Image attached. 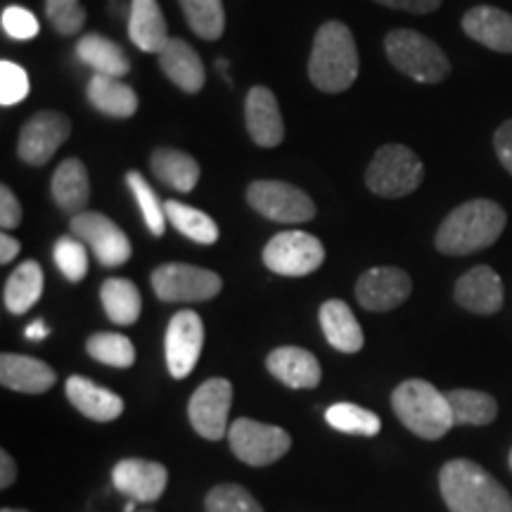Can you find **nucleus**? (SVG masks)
I'll use <instances>...</instances> for the list:
<instances>
[{"label": "nucleus", "instance_id": "6e6552de", "mask_svg": "<svg viewBox=\"0 0 512 512\" xmlns=\"http://www.w3.org/2000/svg\"><path fill=\"white\" fill-rule=\"evenodd\" d=\"M152 290L162 302H209L223 290L221 275L190 264H164L152 273Z\"/></svg>", "mask_w": 512, "mask_h": 512}, {"label": "nucleus", "instance_id": "bb28decb", "mask_svg": "<svg viewBox=\"0 0 512 512\" xmlns=\"http://www.w3.org/2000/svg\"><path fill=\"white\" fill-rule=\"evenodd\" d=\"M88 102L100 114L112 119H131L138 112V95L121 79L105 74H93L86 88Z\"/></svg>", "mask_w": 512, "mask_h": 512}, {"label": "nucleus", "instance_id": "412c9836", "mask_svg": "<svg viewBox=\"0 0 512 512\" xmlns=\"http://www.w3.org/2000/svg\"><path fill=\"white\" fill-rule=\"evenodd\" d=\"M463 31L472 41L496 53H512V15L491 5H477L463 17Z\"/></svg>", "mask_w": 512, "mask_h": 512}, {"label": "nucleus", "instance_id": "cd10ccee", "mask_svg": "<svg viewBox=\"0 0 512 512\" xmlns=\"http://www.w3.org/2000/svg\"><path fill=\"white\" fill-rule=\"evenodd\" d=\"M150 166L157 181L178 192H190L202 174L197 159L190 157L188 152L176 150V147H159V150L152 152Z\"/></svg>", "mask_w": 512, "mask_h": 512}, {"label": "nucleus", "instance_id": "f3484780", "mask_svg": "<svg viewBox=\"0 0 512 512\" xmlns=\"http://www.w3.org/2000/svg\"><path fill=\"white\" fill-rule=\"evenodd\" d=\"M453 297L465 311L491 316L503 309V280L491 266H475L460 275Z\"/></svg>", "mask_w": 512, "mask_h": 512}, {"label": "nucleus", "instance_id": "c03bdc74", "mask_svg": "<svg viewBox=\"0 0 512 512\" xmlns=\"http://www.w3.org/2000/svg\"><path fill=\"white\" fill-rule=\"evenodd\" d=\"M494 147H496L498 159H501L503 169L512 176V119L505 121V124L496 131Z\"/></svg>", "mask_w": 512, "mask_h": 512}, {"label": "nucleus", "instance_id": "8fccbe9b", "mask_svg": "<svg viewBox=\"0 0 512 512\" xmlns=\"http://www.w3.org/2000/svg\"><path fill=\"white\" fill-rule=\"evenodd\" d=\"M3 512H27V510H12V508H5Z\"/></svg>", "mask_w": 512, "mask_h": 512}, {"label": "nucleus", "instance_id": "a211bd4d", "mask_svg": "<svg viewBox=\"0 0 512 512\" xmlns=\"http://www.w3.org/2000/svg\"><path fill=\"white\" fill-rule=\"evenodd\" d=\"M245 121L249 138L259 147H278L285 138V124L275 93L266 86H254L245 98Z\"/></svg>", "mask_w": 512, "mask_h": 512}, {"label": "nucleus", "instance_id": "09e8293b", "mask_svg": "<svg viewBox=\"0 0 512 512\" xmlns=\"http://www.w3.org/2000/svg\"><path fill=\"white\" fill-rule=\"evenodd\" d=\"M24 335H27V339H31V342H41V339H46L50 335V330H48V325L38 318V320H34V323L27 325Z\"/></svg>", "mask_w": 512, "mask_h": 512}, {"label": "nucleus", "instance_id": "ea45409f", "mask_svg": "<svg viewBox=\"0 0 512 512\" xmlns=\"http://www.w3.org/2000/svg\"><path fill=\"white\" fill-rule=\"evenodd\" d=\"M46 15L50 27L60 36L79 34L88 17L81 8V0H46Z\"/></svg>", "mask_w": 512, "mask_h": 512}, {"label": "nucleus", "instance_id": "6ab92c4d", "mask_svg": "<svg viewBox=\"0 0 512 512\" xmlns=\"http://www.w3.org/2000/svg\"><path fill=\"white\" fill-rule=\"evenodd\" d=\"M57 382L55 370L34 356L3 354L0 356V384L22 394H43Z\"/></svg>", "mask_w": 512, "mask_h": 512}, {"label": "nucleus", "instance_id": "49530a36", "mask_svg": "<svg viewBox=\"0 0 512 512\" xmlns=\"http://www.w3.org/2000/svg\"><path fill=\"white\" fill-rule=\"evenodd\" d=\"M17 479V465L8 451H0V486L10 489Z\"/></svg>", "mask_w": 512, "mask_h": 512}, {"label": "nucleus", "instance_id": "9b49d317", "mask_svg": "<svg viewBox=\"0 0 512 512\" xmlns=\"http://www.w3.org/2000/svg\"><path fill=\"white\" fill-rule=\"evenodd\" d=\"M72 136V121L57 110H41L22 126L17 155L29 166H46Z\"/></svg>", "mask_w": 512, "mask_h": 512}, {"label": "nucleus", "instance_id": "c85d7f7f", "mask_svg": "<svg viewBox=\"0 0 512 512\" xmlns=\"http://www.w3.org/2000/svg\"><path fill=\"white\" fill-rule=\"evenodd\" d=\"M43 294V268L38 261L29 259L24 264H19L15 271L10 273V278L5 280L3 290V302L5 309L15 316H22L29 309H34V304L41 299Z\"/></svg>", "mask_w": 512, "mask_h": 512}, {"label": "nucleus", "instance_id": "37998d69", "mask_svg": "<svg viewBox=\"0 0 512 512\" xmlns=\"http://www.w3.org/2000/svg\"><path fill=\"white\" fill-rule=\"evenodd\" d=\"M22 223V204H19L17 195L8 185L0 188V226L3 230H12Z\"/></svg>", "mask_w": 512, "mask_h": 512}, {"label": "nucleus", "instance_id": "473e14b6", "mask_svg": "<svg viewBox=\"0 0 512 512\" xmlns=\"http://www.w3.org/2000/svg\"><path fill=\"white\" fill-rule=\"evenodd\" d=\"M453 420L456 425H491L498 415V403L491 394L475 392V389H453L448 392Z\"/></svg>", "mask_w": 512, "mask_h": 512}, {"label": "nucleus", "instance_id": "4be33fe9", "mask_svg": "<svg viewBox=\"0 0 512 512\" xmlns=\"http://www.w3.org/2000/svg\"><path fill=\"white\" fill-rule=\"evenodd\" d=\"M159 67L183 93H200L204 81H207L200 55L183 38H169L166 48L159 53Z\"/></svg>", "mask_w": 512, "mask_h": 512}, {"label": "nucleus", "instance_id": "2eb2a0df", "mask_svg": "<svg viewBox=\"0 0 512 512\" xmlns=\"http://www.w3.org/2000/svg\"><path fill=\"white\" fill-rule=\"evenodd\" d=\"M413 280L411 275L396 266L370 268L358 278L356 299L368 311H394L411 297Z\"/></svg>", "mask_w": 512, "mask_h": 512}, {"label": "nucleus", "instance_id": "39448f33", "mask_svg": "<svg viewBox=\"0 0 512 512\" xmlns=\"http://www.w3.org/2000/svg\"><path fill=\"white\" fill-rule=\"evenodd\" d=\"M384 50H387L389 62L413 81L439 83L451 72V62L444 50L413 29L389 31L384 38Z\"/></svg>", "mask_w": 512, "mask_h": 512}, {"label": "nucleus", "instance_id": "a18cd8bd", "mask_svg": "<svg viewBox=\"0 0 512 512\" xmlns=\"http://www.w3.org/2000/svg\"><path fill=\"white\" fill-rule=\"evenodd\" d=\"M375 3H380V5H384V8H392V10L427 15V12L437 10L444 0H375Z\"/></svg>", "mask_w": 512, "mask_h": 512}, {"label": "nucleus", "instance_id": "7c9ffc66", "mask_svg": "<svg viewBox=\"0 0 512 512\" xmlns=\"http://www.w3.org/2000/svg\"><path fill=\"white\" fill-rule=\"evenodd\" d=\"M100 299L107 318L117 325H133L143 311L138 287L128 278H107L100 287Z\"/></svg>", "mask_w": 512, "mask_h": 512}, {"label": "nucleus", "instance_id": "20e7f679", "mask_svg": "<svg viewBox=\"0 0 512 512\" xmlns=\"http://www.w3.org/2000/svg\"><path fill=\"white\" fill-rule=\"evenodd\" d=\"M392 408L403 427L427 441L446 437L456 425L448 396L427 380L401 382L392 394Z\"/></svg>", "mask_w": 512, "mask_h": 512}, {"label": "nucleus", "instance_id": "f257e3e1", "mask_svg": "<svg viewBox=\"0 0 512 512\" xmlns=\"http://www.w3.org/2000/svg\"><path fill=\"white\" fill-rule=\"evenodd\" d=\"M508 214L494 200H470L446 216L437 230L434 245L441 254L467 256L482 252L501 238Z\"/></svg>", "mask_w": 512, "mask_h": 512}, {"label": "nucleus", "instance_id": "3c124183", "mask_svg": "<svg viewBox=\"0 0 512 512\" xmlns=\"http://www.w3.org/2000/svg\"><path fill=\"white\" fill-rule=\"evenodd\" d=\"M508 463H510V470H512V451H510V458H508Z\"/></svg>", "mask_w": 512, "mask_h": 512}, {"label": "nucleus", "instance_id": "1a4fd4ad", "mask_svg": "<svg viewBox=\"0 0 512 512\" xmlns=\"http://www.w3.org/2000/svg\"><path fill=\"white\" fill-rule=\"evenodd\" d=\"M228 441L238 460L254 467L271 465L290 451L292 437L283 427L264 425L252 418H238L230 425Z\"/></svg>", "mask_w": 512, "mask_h": 512}, {"label": "nucleus", "instance_id": "b1692460", "mask_svg": "<svg viewBox=\"0 0 512 512\" xmlns=\"http://www.w3.org/2000/svg\"><path fill=\"white\" fill-rule=\"evenodd\" d=\"M268 370L275 380L290 389H313L320 384V363L311 351L299 347H280L268 354Z\"/></svg>", "mask_w": 512, "mask_h": 512}, {"label": "nucleus", "instance_id": "ddd939ff", "mask_svg": "<svg viewBox=\"0 0 512 512\" xmlns=\"http://www.w3.org/2000/svg\"><path fill=\"white\" fill-rule=\"evenodd\" d=\"M72 233L93 249L105 268L124 266L131 259V240L112 219L98 211H81L72 219Z\"/></svg>", "mask_w": 512, "mask_h": 512}, {"label": "nucleus", "instance_id": "72a5a7b5", "mask_svg": "<svg viewBox=\"0 0 512 512\" xmlns=\"http://www.w3.org/2000/svg\"><path fill=\"white\" fill-rule=\"evenodd\" d=\"M188 27L204 41H216L226 31V12L221 0H178Z\"/></svg>", "mask_w": 512, "mask_h": 512}, {"label": "nucleus", "instance_id": "f8f14e48", "mask_svg": "<svg viewBox=\"0 0 512 512\" xmlns=\"http://www.w3.org/2000/svg\"><path fill=\"white\" fill-rule=\"evenodd\" d=\"M233 406V384L226 377H211L195 389L188 403L190 425L200 437L219 441L228 434V413Z\"/></svg>", "mask_w": 512, "mask_h": 512}, {"label": "nucleus", "instance_id": "de8ad7c7", "mask_svg": "<svg viewBox=\"0 0 512 512\" xmlns=\"http://www.w3.org/2000/svg\"><path fill=\"white\" fill-rule=\"evenodd\" d=\"M17 254H19V240L12 238L8 230H3V235H0V264H10Z\"/></svg>", "mask_w": 512, "mask_h": 512}, {"label": "nucleus", "instance_id": "f03ea898", "mask_svg": "<svg viewBox=\"0 0 512 512\" xmlns=\"http://www.w3.org/2000/svg\"><path fill=\"white\" fill-rule=\"evenodd\" d=\"M439 489L451 512H512L508 489L472 460L458 458L441 467Z\"/></svg>", "mask_w": 512, "mask_h": 512}, {"label": "nucleus", "instance_id": "f704fd0d", "mask_svg": "<svg viewBox=\"0 0 512 512\" xmlns=\"http://www.w3.org/2000/svg\"><path fill=\"white\" fill-rule=\"evenodd\" d=\"M325 420H328L332 430L361 434V437H375L382 430V420L373 411L356 406V403H335L325 413Z\"/></svg>", "mask_w": 512, "mask_h": 512}, {"label": "nucleus", "instance_id": "4c0bfd02", "mask_svg": "<svg viewBox=\"0 0 512 512\" xmlns=\"http://www.w3.org/2000/svg\"><path fill=\"white\" fill-rule=\"evenodd\" d=\"M53 259L57 268L69 283H81L88 275V254H86V242L76 238V235H64L55 242L53 247Z\"/></svg>", "mask_w": 512, "mask_h": 512}, {"label": "nucleus", "instance_id": "423d86ee", "mask_svg": "<svg viewBox=\"0 0 512 512\" xmlns=\"http://www.w3.org/2000/svg\"><path fill=\"white\" fill-rule=\"evenodd\" d=\"M422 178H425V166L406 145H382L366 171L370 192L387 200L411 195L420 188Z\"/></svg>", "mask_w": 512, "mask_h": 512}, {"label": "nucleus", "instance_id": "2f4dec72", "mask_svg": "<svg viewBox=\"0 0 512 512\" xmlns=\"http://www.w3.org/2000/svg\"><path fill=\"white\" fill-rule=\"evenodd\" d=\"M166 219H169L171 226H174L178 233L185 235V238L197 242V245H214L219 240V226L204 211L188 207V204H181L176 200L164 202Z\"/></svg>", "mask_w": 512, "mask_h": 512}, {"label": "nucleus", "instance_id": "4468645a", "mask_svg": "<svg viewBox=\"0 0 512 512\" xmlns=\"http://www.w3.org/2000/svg\"><path fill=\"white\" fill-rule=\"evenodd\" d=\"M204 347V323L195 311H178L169 320V328L164 335V356L166 368L171 377L183 380L195 370Z\"/></svg>", "mask_w": 512, "mask_h": 512}, {"label": "nucleus", "instance_id": "e433bc0d", "mask_svg": "<svg viewBox=\"0 0 512 512\" xmlns=\"http://www.w3.org/2000/svg\"><path fill=\"white\" fill-rule=\"evenodd\" d=\"M126 185L131 188L133 195H136L138 207L143 211V219L147 223V230H150L155 238H162L166 230V209L164 204L159 202L155 190L150 188V183L145 181V176L140 171H128L126 174Z\"/></svg>", "mask_w": 512, "mask_h": 512}, {"label": "nucleus", "instance_id": "c9c22d12", "mask_svg": "<svg viewBox=\"0 0 512 512\" xmlns=\"http://www.w3.org/2000/svg\"><path fill=\"white\" fill-rule=\"evenodd\" d=\"M86 351L95 361L112 368H131L136 363V347L133 342L119 332H98L88 337Z\"/></svg>", "mask_w": 512, "mask_h": 512}, {"label": "nucleus", "instance_id": "79ce46f5", "mask_svg": "<svg viewBox=\"0 0 512 512\" xmlns=\"http://www.w3.org/2000/svg\"><path fill=\"white\" fill-rule=\"evenodd\" d=\"M0 24H3L5 34L10 38H17V41H31V38H36L38 31H41V24H38L34 12L27 8H19V5L5 8L3 17H0Z\"/></svg>", "mask_w": 512, "mask_h": 512}, {"label": "nucleus", "instance_id": "aec40b11", "mask_svg": "<svg viewBox=\"0 0 512 512\" xmlns=\"http://www.w3.org/2000/svg\"><path fill=\"white\" fill-rule=\"evenodd\" d=\"M64 394L72 401L76 411L95 422H112L124 413V399L110 389L100 387L93 380L81 375H72L64 387Z\"/></svg>", "mask_w": 512, "mask_h": 512}, {"label": "nucleus", "instance_id": "5701e85b", "mask_svg": "<svg viewBox=\"0 0 512 512\" xmlns=\"http://www.w3.org/2000/svg\"><path fill=\"white\" fill-rule=\"evenodd\" d=\"M128 38L143 53L159 55L169 43V29L157 0H131L128 15Z\"/></svg>", "mask_w": 512, "mask_h": 512}, {"label": "nucleus", "instance_id": "a878e982", "mask_svg": "<svg viewBox=\"0 0 512 512\" xmlns=\"http://www.w3.org/2000/svg\"><path fill=\"white\" fill-rule=\"evenodd\" d=\"M50 192H53L57 207L67 214L76 216L86 209L88 200H91V178H88V169L81 159L69 157L57 166Z\"/></svg>", "mask_w": 512, "mask_h": 512}, {"label": "nucleus", "instance_id": "a19ab883", "mask_svg": "<svg viewBox=\"0 0 512 512\" xmlns=\"http://www.w3.org/2000/svg\"><path fill=\"white\" fill-rule=\"evenodd\" d=\"M29 74L10 60L0 62V102L5 107L17 105L29 95Z\"/></svg>", "mask_w": 512, "mask_h": 512}, {"label": "nucleus", "instance_id": "c756f323", "mask_svg": "<svg viewBox=\"0 0 512 512\" xmlns=\"http://www.w3.org/2000/svg\"><path fill=\"white\" fill-rule=\"evenodd\" d=\"M76 55L83 64L95 69V74L114 76V79H121L131 72V62L121 46L110 41V38L100 34H86L81 36L79 46H76Z\"/></svg>", "mask_w": 512, "mask_h": 512}, {"label": "nucleus", "instance_id": "7ed1b4c3", "mask_svg": "<svg viewBox=\"0 0 512 512\" xmlns=\"http://www.w3.org/2000/svg\"><path fill=\"white\" fill-rule=\"evenodd\" d=\"M358 76V50L344 22H325L318 29L309 57V79L323 93H344Z\"/></svg>", "mask_w": 512, "mask_h": 512}, {"label": "nucleus", "instance_id": "393cba45", "mask_svg": "<svg viewBox=\"0 0 512 512\" xmlns=\"http://www.w3.org/2000/svg\"><path fill=\"white\" fill-rule=\"evenodd\" d=\"M318 320L330 347L342 351V354H356L363 349V342H366L363 330L347 302H342V299L325 302L318 311Z\"/></svg>", "mask_w": 512, "mask_h": 512}, {"label": "nucleus", "instance_id": "0eeeda50", "mask_svg": "<svg viewBox=\"0 0 512 512\" xmlns=\"http://www.w3.org/2000/svg\"><path fill=\"white\" fill-rule=\"evenodd\" d=\"M268 271L287 275V278H302L318 271L325 261L323 242L304 230H285L268 240L261 254Z\"/></svg>", "mask_w": 512, "mask_h": 512}, {"label": "nucleus", "instance_id": "58836bf2", "mask_svg": "<svg viewBox=\"0 0 512 512\" xmlns=\"http://www.w3.org/2000/svg\"><path fill=\"white\" fill-rule=\"evenodd\" d=\"M207 512H264L256 498L249 494L245 486L221 484L207 494L204 501Z\"/></svg>", "mask_w": 512, "mask_h": 512}, {"label": "nucleus", "instance_id": "dca6fc26", "mask_svg": "<svg viewBox=\"0 0 512 512\" xmlns=\"http://www.w3.org/2000/svg\"><path fill=\"white\" fill-rule=\"evenodd\" d=\"M169 472L162 463L143 458H126L112 470V484L119 494L136 503H155L162 498Z\"/></svg>", "mask_w": 512, "mask_h": 512}, {"label": "nucleus", "instance_id": "9d476101", "mask_svg": "<svg viewBox=\"0 0 512 512\" xmlns=\"http://www.w3.org/2000/svg\"><path fill=\"white\" fill-rule=\"evenodd\" d=\"M249 207L278 223H306L316 216V204L304 190L283 181H254L247 188Z\"/></svg>", "mask_w": 512, "mask_h": 512}]
</instances>
